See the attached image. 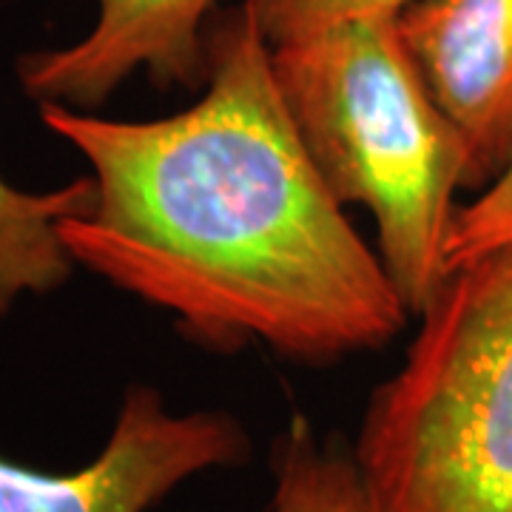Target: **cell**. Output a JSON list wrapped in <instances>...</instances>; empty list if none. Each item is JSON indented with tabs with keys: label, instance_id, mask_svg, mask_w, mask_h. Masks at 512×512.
<instances>
[{
	"label": "cell",
	"instance_id": "obj_1",
	"mask_svg": "<svg viewBox=\"0 0 512 512\" xmlns=\"http://www.w3.org/2000/svg\"><path fill=\"white\" fill-rule=\"evenodd\" d=\"M205 49V92L171 117L37 106L92 168V211L57 225L66 251L211 348L308 365L384 348L410 313L293 128L271 43L237 6Z\"/></svg>",
	"mask_w": 512,
	"mask_h": 512
},
{
	"label": "cell",
	"instance_id": "obj_2",
	"mask_svg": "<svg viewBox=\"0 0 512 512\" xmlns=\"http://www.w3.org/2000/svg\"><path fill=\"white\" fill-rule=\"evenodd\" d=\"M271 63L316 171L342 205L370 208L384 271L419 316L450 274L447 237L470 160L396 15L342 20L271 46Z\"/></svg>",
	"mask_w": 512,
	"mask_h": 512
},
{
	"label": "cell",
	"instance_id": "obj_3",
	"mask_svg": "<svg viewBox=\"0 0 512 512\" xmlns=\"http://www.w3.org/2000/svg\"><path fill=\"white\" fill-rule=\"evenodd\" d=\"M353 458L382 512H512V239L450 268Z\"/></svg>",
	"mask_w": 512,
	"mask_h": 512
},
{
	"label": "cell",
	"instance_id": "obj_4",
	"mask_svg": "<svg viewBox=\"0 0 512 512\" xmlns=\"http://www.w3.org/2000/svg\"><path fill=\"white\" fill-rule=\"evenodd\" d=\"M248 456L251 439L231 413H174L160 390L131 384L86 467L43 473L0 458V512H148L185 481Z\"/></svg>",
	"mask_w": 512,
	"mask_h": 512
},
{
	"label": "cell",
	"instance_id": "obj_5",
	"mask_svg": "<svg viewBox=\"0 0 512 512\" xmlns=\"http://www.w3.org/2000/svg\"><path fill=\"white\" fill-rule=\"evenodd\" d=\"M217 0H97L94 26L69 46L18 57L20 89L37 106L97 111L128 77L157 89H200Z\"/></svg>",
	"mask_w": 512,
	"mask_h": 512
},
{
	"label": "cell",
	"instance_id": "obj_6",
	"mask_svg": "<svg viewBox=\"0 0 512 512\" xmlns=\"http://www.w3.org/2000/svg\"><path fill=\"white\" fill-rule=\"evenodd\" d=\"M396 23L487 188L512 165V0H410Z\"/></svg>",
	"mask_w": 512,
	"mask_h": 512
},
{
	"label": "cell",
	"instance_id": "obj_7",
	"mask_svg": "<svg viewBox=\"0 0 512 512\" xmlns=\"http://www.w3.org/2000/svg\"><path fill=\"white\" fill-rule=\"evenodd\" d=\"M92 205V174L40 194L0 180V319L23 296L55 293L72 279L77 262L57 225L66 217H86Z\"/></svg>",
	"mask_w": 512,
	"mask_h": 512
},
{
	"label": "cell",
	"instance_id": "obj_8",
	"mask_svg": "<svg viewBox=\"0 0 512 512\" xmlns=\"http://www.w3.org/2000/svg\"><path fill=\"white\" fill-rule=\"evenodd\" d=\"M271 512H382L367 490L353 447L322 439L305 416H293L271 450Z\"/></svg>",
	"mask_w": 512,
	"mask_h": 512
},
{
	"label": "cell",
	"instance_id": "obj_9",
	"mask_svg": "<svg viewBox=\"0 0 512 512\" xmlns=\"http://www.w3.org/2000/svg\"><path fill=\"white\" fill-rule=\"evenodd\" d=\"M410 0H242L271 46L316 35L342 20L399 15Z\"/></svg>",
	"mask_w": 512,
	"mask_h": 512
},
{
	"label": "cell",
	"instance_id": "obj_10",
	"mask_svg": "<svg viewBox=\"0 0 512 512\" xmlns=\"http://www.w3.org/2000/svg\"><path fill=\"white\" fill-rule=\"evenodd\" d=\"M512 239V165L476 197L458 205L447 237V271Z\"/></svg>",
	"mask_w": 512,
	"mask_h": 512
}]
</instances>
